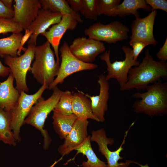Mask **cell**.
I'll return each instance as SVG.
<instances>
[{"label": "cell", "instance_id": "cell-1", "mask_svg": "<svg viewBox=\"0 0 167 167\" xmlns=\"http://www.w3.org/2000/svg\"><path fill=\"white\" fill-rule=\"evenodd\" d=\"M167 77V62L155 60L147 49L141 62L130 69L127 81L120 89L122 91L133 89H145L150 83Z\"/></svg>", "mask_w": 167, "mask_h": 167}, {"label": "cell", "instance_id": "cell-2", "mask_svg": "<svg viewBox=\"0 0 167 167\" xmlns=\"http://www.w3.org/2000/svg\"><path fill=\"white\" fill-rule=\"evenodd\" d=\"M146 92H136L133 97L140 99L133 104L134 112L143 113L150 117L162 115L167 113V84L161 80L148 86Z\"/></svg>", "mask_w": 167, "mask_h": 167}, {"label": "cell", "instance_id": "cell-3", "mask_svg": "<svg viewBox=\"0 0 167 167\" xmlns=\"http://www.w3.org/2000/svg\"><path fill=\"white\" fill-rule=\"evenodd\" d=\"M47 41L36 46L35 49V60L31 71L34 78L40 84L44 83L49 86L57 76L59 66L56 62L54 53Z\"/></svg>", "mask_w": 167, "mask_h": 167}, {"label": "cell", "instance_id": "cell-4", "mask_svg": "<svg viewBox=\"0 0 167 167\" xmlns=\"http://www.w3.org/2000/svg\"><path fill=\"white\" fill-rule=\"evenodd\" d=\"M51 95L45 100L41 96L31 108L26 118L24 123L31 125L38 130L43 138V148H48L52 140L47 131L44 129L45 122L48 115L54 109L62 91L57 86L53 89Z\"/></svg>", "mask_w": 167, "mask_h": 167}, {"label": "cell", "instance_id": "cell-5", "mask_svg": "<svg viewBox=\"0 0 167 167\" xmlns=\"http://www.w3.org/2000/svg\"><path fill=\"white\" fill-rule=\"evenodd\" d=\"M36 46L33 44H28V47L22 55L19 57L6 55L3 57L5 63L10 68L11 73L15 80L16 88L20 93L22 91L28 92L29 91L26 83V75L34 58Z\"/></svg>", "mask_w": 167, "mask_h": 167}, {"label": "cell", "instance_id": "cell-6", "mask_svg": "<svg viewBox=\"0 0 167 167\" xmlns=\"http://www.w3.org/2000/svg\"><path fill=\"white\" fill-rule=\"evenodd\" d=\"M61 62L56 77L48 86L53 89L58 84H62L68 76L76 72L94 70L98 66L93 63L84 62L75 57L71 52L68 43L65 41L59 49Z\"/></svg>", "mask_w": 167, "mask_h": 167}, {"label": "cell", "instance_id": "cell-7", "mask_svg": "<svg viewBox=\"0 0 167 167\" xmlns=\"http://www.w3.org/2000/svg\"><path fill=\"white\" fill-rule=\"evenodd\" d=\"M48 86L45 83L32 94H28L24 91L20 93L19 100L13 109L11 111V129L16 141L20 140V132L21 128L25 120L33 105L37 102Z\"/></svg>", "mask_w": 167, "mask_h": 167}, {"label": "cell", "instance_id": "cell-8", "mask_svg": "<svg viewBox=\"0 0 167 167\" xmlns=\"http://www.w3.org/2000/svg\"><path fill=\"white\" fill-rule=\"evenodd\" d=\"M125 54V59L122 61L116 60L111 62L110 60V50H106L100 56V59L104 61L107 66L108 74L105 76L106 80L111 79L117 80L120 87L126 83L129 71L133 66H138L140 62L133 58L132 49L126 46L121 48Z\"/></svg>", "mask_w": 167, "mask_h": 167}, {"label": "cell", "instance_id": "cell-9", "mask_svg": "<svg viewBox=\"0 0 167 167\" xmlns=\"http://www.w3.org/2000/svg\"><path fill=\"white\" fill-rule=\"evenodd\" d=\"M129 28L121 22L115 21L108 24L94 23L84 31L88 37L108 44H115L128 38Z\"/></svg>", "mask_w": 167, "mask_h": 167}, {"label": "cell", "instance_id": "cell-10", "mask_svg": "<svg viewBox=\"0 0 167 167\" xmlns=\"http://www.w3.org/2000/svg\"><path fill=\"white\" fill-rule=\"evenodd\" d=\"M134 124L132 123L125 133L122 141L119 147L114 151H111L108 148V145H112L114 143L113 138H108L106 132L103 128L92 131L90 136L91 141L95 142L98 147V151L105 157L107 161L108 167H128L131 164L135 163V161L127 160L125 162L119 163V160L123 158L120 156L121 152L123 148V145L125 143L126 139L131 127Z\"/></svg>", "mask_w": 167, "mask_h": 167}, {"label": "cell", "instance_id": "cell-11", "mask_svg": "<svg viewBox=\"0 0 167 167\" xmlns=\"http://www.w3.org/2000/svg\"><path fill=\"white\" fill-rule=\"evenodd\" d=\"M69 48L75 57L87 63H92L98 55L105 50L104 44L102 42L84 37L75 39Z\"/></svg>", "mask_w": 167, "mask_h": 167}, {"label": "cell", "instance_id": "cell-12", "mask_svg": "<svg viewBox=\"0 0 167 167\" xmlns=\"http://www.w3.org/2000/svg\"><path fill=\"white\" fill-rule=\"evenodd\" d=\"M157 14L152 11L146 17L135 18L131 26V34L130 41H141L148 45H156L157 41L153 34V27Z\"/></svg>", "mask_w": 167, "mask_h": 167}, {"label": "cell", "instance_id": "cell-13", "mask_svg": "<svg viewBox=\"0 0 167 167\" xmlns=\"http://www.w3.org/2000/svg\"><path fill=\"white\" fill-rule=\"evenodd\" d=\"M12 19L23 29L28 28L37 16L41 6L40 0H15Z\"/></svg>", "mask_w": 167, "mask_h": 167}, {"label": "cell", "instance_id": "cell-14", "mask_svg": "<svg viewBox=\"0 0 167 167\" xmlns=\"http://www.w3.org/2000/svg\"><path fill=\"white\" fill-rule=\"evenodd\" d=\"M78 22L74 18L68 15L62 16L58 23L53 25L48 31L41 34L46 39L53 48L56 57L57 65L60 66L58 47L60 42L63 35L67 30H74L77 27Z\"/></svg>", "mask_w": 167, "mask_h": 167}, {"label": "cell", "instance_id": "cell-15", "mask_svg": "<svg viewBox=\"0 0 167 167\" xmlns=\"http://www.w3.org/2000/svg\"><path fill=\"white\" fill-rule=\"evenodd\" d=\"M88 120L77 118L71 130L64 139L63 143L58 148L62 157L68 155L80 146L88 136Z\"/></svg>", "mask_w": 167, "mask_h": 167}, {"label": "cell", "instance_id": "cell-16", "mask_svg": "<svg viewBox=\"0 0 167 167\" xmlns=\"http://www.w3.org/2000/svg\"><path fill=\"white\" fill-rule=\"evenodd\" d=\"M98 83L100 86L98 95L91 96L88 94H84L91 101L92 111L94 116L99 122H103L105 120V113L108 109L110 85L103 74L99 76Z\"/></svg>", "mask_w": 167, "mask_h": 167}, {"label": "cell", "instance_id": "cell-17", "mask_svg": "<svg viewBox=\"0 0 167 167\" xmlns=\"http://www.w3.org/2000/svg\"><path fill=\"white\" fill-rule=\"evenodd\" d=\"M62 17V15L59 13L41 8L34 20L28 28L32 32L28 41V44L36 45L38 35L46 31L51 25L59 22Z\"/></svg>", "mask_w": 167, "mask_h": 167}, {"label": "cell", "instance_id": "cell-18", "mask_svg": "<svg viewBox=\"0 0 167 167\" xmlns=\"http://www.w3.org/2000/svg\"><path fill=\"white\" fill-rule=\"evenodd\" d=\"M14 78L10 73L7 79L0 82V108L11 111L16 105L20 93L14 87Z\"/></svg>", "mask_w": 167, "mask_h": 167}, {"label": "cell", "instance_id": "cell-19", "mask_svg": "<svg viewBox=\"0 0 167 167\" xmlns=\"http://www.w3.org/2000/svg\"><path fill=\"white\" fill-rule=\"evenodd\" d=\"M72 113L78 119H90L99 122L93 113L90 100L81 91L73 94Z\"/></svg>", "mask_w": 167, "mask_h": 167}, {"label": "cell", "instance_id": "cell-20", "mask_svg": "<svg viewBox=\"0 0 167 167\" xmlns=\"http://www.w3.org/2000/svg\"><path fill=\"white\" fill-rule=\"evenodd\" d=\"M53 126L55 131L61 139H64L71 130L77 119L73 113L65 115L53 110Z\"/></svg>", "mask_w": 167, "mask_h": 167}, {"label": "cell", "instance_id": "cell-21", "mask_svg": "<svg viewBox=\"0 0 167 167\" xmlns=\"http://www.w3.org/2000/svg\"><path fill=\"white\" fill-rule=\"evenodd\" d=\"M140 9L149 11L151 7L144 0H124L117 6L113 17L118 16L122 17L132 14L137 18L139 17L138 10Z\"/></svg>", "mask_w": 167, "mask_h": 167}, {"label": "cell", "instance_id": "cell-22", "mask_svg": "<svg viewBox=\"0 0 167 167\" xmlns=\"http://www.w3.org/2000/svg\"><path fill=\"white\" fill-rule=\"evenodd\" d=\"M41 8L54 12L59 13L62 16L68 15L75 19L78 22L82 23L83 20L78 13L73 11L67 0H40Z\"/></svg>", "mask_w": 167, "mask_h": 167}, {"label": "cell", "instance_id": "cell-23", "mask_svg": "<svg viewBox=\"0 0 167 167\" xmlns=\"http://www.w3.org/2000/svg\"><path fill=\"white\" fill-rule=\"evenodd\" d=\"M75 150L77 151V153H81L87 158V161L82 162L81 165L82 167H108L105 163L100 159L93 151L90 135H88Z\"/></svg>", "mask_w": 167, "mask_h": 167}, {"label": "cell", "instance_id": "cell-24", "mask_svg": "<svg viewBox=\"0 0 167 167\" xmlns=\"http://www.w3.org/2000/svg\"><path fill=\"white\" fill-rule=\"evenodd\" d=\"M11 111L0 108V141L15 146L17 141L11 129Z\"/></svg>", "mask_w": 167, "mask_h": 167}, {"label": "cell", "instance_id": "cell-25", "mask_svg": "<svg viewBox=\"0 0 167 167\" xmlns=\"http://www.w3.org/2000/svg\"><path fill=\"white\" fill-rule=\"evenodd\" d=\"M23 36L21 32L13 33L9 36L0 39V56L3 57L6 55L17 57Z\"/></svg>", "mask_w": 167, "mask_h": 167}, {"label": "cell", "instance_id": "cell-26", "mask_svg": "<svg viewBox=\"0 0 167 167\" xmlns=\"http://www.w3.org/2000/svg\"><path fill=\"white\" fill-rule=\"evenodd\" d=\"M73 94L70 91H62L54 110L65 115H69L72 113Z\"/></svg>", "mask_w": 167, "mask_h": 167}, {"label": "cell", "instance_id": "cell-27", "mask_svg": "<svg viewBox=\"0 0 167 167\" xmlns=\"http://www.w3.org/2000/svg\"><path fill=\"white\" fill-rule=\"evenodd\" d=\"M83 5L80 11L85 18L96 20L98 15V0H82Z\"/></svg>", "mask_w": 167, "mask_h": 167}, {"label": "cell", "instance_id": "cell-28", "mask_svg": "<svg viewBox=\"0 0 167 167\" xmlns=\"http://www.w3.org/2000/svg\"><path fill=\"white\" fill-rule=\"evenodd\" d=\"M120 0H98V15H104L113 17L117 6Z\"/></svg>", "mask_w": 167, "mask_h": 167}, {"label": "cell", "instance_id": "cell-29", "mask_svg": "<svg viewBox=\"0 0 167 167\" xmlns=\"http://www.w3.org/2000/svg\"><path fill=\"white\" fill-rule=\"evenodd\" d=\"M23 28L12 19H0V34L9 32L19 33Z\"/></svg>", "mask_w": 167, "mask_h": 167}, {"label": "cell", "instance_id": "cell-30", "mask_svg": "<svg viewBox=\"0 0 167 167\" xmlns=\"http://www.w3.org/2000/svg\"><path fill=\"white\" fill-rule=\"evenodd\" d=\"M129 44L132 48L133 58L135 60H137L138 56L144 48L148 45L144 42L139 41H129Z\"/></svg>", "mask_w": 167, "mask_h": 167}, {"label": "cell", "instance_id": "cell-31", "mask_svg": "<svg viewBox=\"0 0 167 167\" xmlns=\"http://www.w3.org/2000/svg\"><path fill=\"white\" fill-rule=\"evenodd\" d=\"M145 1L147 4L151 7L152 11L160 9L167 12V0H146Z\"/></svg>", "mask_w": 167, "mask_h": 167}, {"label": "cell", "instance_id": "cell-32", "mask_svg": "<svg viewBox=\"0 0 167 167\" xmlns=\"http://www.w3.org/2000/svg\"><path fill=\"white\" fill-rule=\"evenodd\" d=\"M14 15V10L6 7L0 0V19H12Z\"/></svg>", "mask_w": 167, "mask_h": 167}, {"label": "cell", "instance_id": "cell-33", "mask_svg": "<svg viewBox=\"0 0 167 167\" xmlns=\"http://www.w3.org/2000/svg\"><path fill=\"white\" fill-rule=\"evenodd\" d=\"M24 34L22 36L20 42L19 48L17 51V55L19 56L20 55V53L22 50H24V52L26 50L27 48H24L23 46L26 42L28 40L31 36L32 34V32L30 31L28 29L25 30Z\"/></svg>", "mask_w": 167, "mask_h": 167}, {"label": "cell", "instance_id": "cell-34", "mask_svg": "<svg viewBox=\"0 0 167 167\" xmlns=\"http://www.w3.org/2000/svg\"><path fill=\"white\" fill-rule=\"evenodd\" d=\"M156 57L160 61H166L167 60V38L163 45L156 54Z\"/></svg>", "mask_w": 167, "mask_h": 167}, {"label": "cell", "instance_id": "cell-35", "mask_svg": "<svg viewBox=\"0 0 167 167\" xmlns=\"http://www.w3.org/2000/svg\"><path fill=\"white\" fill-rule=\"evenodd\" d=\"M71 9L75 12L78 13L81 10L83 5L82 0H67Z\"/></svg>", "mask_w": 167, "mask_h": 167}, {"label": "cell", "instance_id": "cell-36", "mask_svg": "<svg viewBox=\"0 0 167 167\" xmlns=\"http://www.w3.org/2000/svg\"><path fill=\"white\" fill-rule=\"evenodd\" d=\"M10 73V68L4 66L0 60V76L5 77L8 75Z\"/></svg>", "mask_w": 167, "mask_h": 167}, {"label": "cell", "instance_id": "cell-37", "mask_svg": "<svg viewBox=\"0 0 167 167\" xmlns=\"http://www.w3.org/2000/svg\"><path fill=\"white\" fill-rule=\"evenodd\" d=\"M4 4L7 7L12 9L11 7L14 1L13 0H1Z\"/></svg>", "mask_w": 167, "mask_h": 167}, {"label": "cell", "instance_id": "cell-38", "mask_svg": "<svg viewBox=\"0 0 167 167\" xmlns=\"http://www.w3.org/2000/svg\"><path fill=\"white\" fill-rule=\"evenodd\" d=\"M135 164L139 165V166L140 167H149V165L147 163L146 164L144 165H143L135 162Z\"/></svg>", "mask_w": 167, "mask_h": 167}]
</instances>
